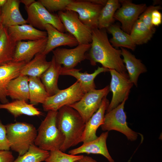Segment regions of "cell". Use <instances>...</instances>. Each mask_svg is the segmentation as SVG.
Here are the masks:
<instances>
[{
  "instance_id": "obj_1",
  "label": "cell",
  "mask_w": 162,
  "mask_h": 162,
  "mask_svg": "<svg viewBox=\"0 0 162 162\" xmlns=\"http://www.w3.org/2000/svg\"><path fill=\"white\" fill-rule=\"evenodd\" d=\"M92 34L91 46L86 54V59L89 61L91 64L94 66L99 63L105 68L114 69L120 73H126L121 57V50L112 45L105 29L94 28Z\"/></svg>"
},
{
  "instance_id": "obj_2",
  "label": "cell",
  "mask_w": 162,
  "mask_h": 162,
  "mask_svg": "<svg viewBox=\"0 0 162 162\" xmlns=\"http://www.w3.org/2000/svg\"><path fill=\"white\" fill-rule=\"evenodd\" d=\"M56 121L58 128L65 138L60 150L65 152L82 142L86 123L76 110L69 106L62 107L58 111Z\"/></svg>"
},
{
  "instance_id": "obj_3",
  "label": "cell",
  "mask_w": 162,
  "mask_h": 162,
  "mask_svg": "<svg viewBox=\"0 0 162 162\" xmlns=\"http://www.w3.org/2000/svg\"><path fill=\"white\" fill-rule=\"evenodd\" d=\"M47 112L39 127L34 144L40 148L49 152L60 150L65 138L57 125L58 111Z\"/></svg>"
},
{
  "instance_id": "obj_4",
  "label": "cell",
  "mask_w": 162,
  "mask_h": 162,
  "mask_svg": "<svg viewBox=\"0 0 162 162\" xmlns=\"http://www.w3.org/2000/svg\"><path fill=\"white\" fill-rule=\"evenodd\" d=\"M5 126L10 148L17 152L19 156L22 155L34 144L37 134L35 128L31 124L20 122L10 123Z\"/></svg>"
},
{
  "instance_id": "obj_5",
  "label": "cell",
  "mask_w": 162,
  "mask_h": 162,
  "mask_svg": "<svg viewBox=\"0 0 162 162\" xmlns=\"http://www.w3.org/2000/svg\"><path fill=\"white\" fill-rule=\"evenodd\" d=\"M25 9L28 16L27 22L34 27L44 30L46 25L50 24L62 32L65 31L58 14L49 12L39 0Z\"/></svg>"
},
{
  "instance_id": "obj_6",
  "label": "cell",
  "mask_w": 162,
  "mask_h": 162,
  "mask_svg": "<svg viewBox=\"0 0 162 162\" xmlns=\"http://www.w3.org/2000/svg\"><path fill=\"white\" fill-rule=\"evenodd\" d=\"M128 98L125 99L118 106L105 115L104 122L100 126L104 131L115 130L124 134L131 141L137 138L138 134L130 128L126 122L124 111V105Z\"/></svg>"
},
{
  "instance_id": "obj_7",
  "label": "cell",
  "mask_w": 162,
  "mask_h": 162,
  "mask_svg": "<svg viewBox=\"0 0 162 162\" xmlns=\"http://www.w3.org/2000/svg\"><path fill=\"white\" fill-rule=\"evenodd\" d=\"M65 29L77 41L79 44H91L92 29L79 20L78 14L69 10L58 12L57 14Z\"/></svg>"
},
{
  "instance_id": "obj_8",
  "label": "cell",
  "mask_w": 162,
  "mask_h": 162,
  "mask_svg": "<svg viewBox=\"0 0 162 162\" xmlns=\"http://www.w3.org/2000/svg\"><path fill=\"white\" fill-rule=\"evenodd\" d=\"M86 93L80 83L76 81L65 89L60 90L56 94L48 97L42 104L44 111H58L62 107L79 101Z\"/></svg>"
},
{
  "instance_id": "obj_9",
  "label": "cell",
  "mask_w": 162,
  "mask_h": 162,
  "mask_svg": "<svg viewBox=\"0 0 162 162\" xmlns=\"http://www.w3.org/2000/svg\"><path fill=\"white\" fill-rule=\"evenodd\" d=\"M110 91L109 86L101 89H95L86 92L79 101L69 106L79 113L86 123L98 110L103 98Z\"/></svg>"
},
{
  "instance_id": "obj_10",
  "label": "cell",
  "mask_w": 162,
  "mask_h": 162,
  "mask_svg": "<svg viewBox=\"0 0 162 162\" xmlns=\"http://www.w3.org/2000/svg\"><path fill=\"white\" fill-rule=\"evenodd\" d=\"M111 76L110 90L112 97L106 110L107 112L115 108L128 97L133 84L130 80L126 73H119L114 69H110Z\"/></svg>"
},
{
  "instance_id": "obj_11",
  "label": "cell",
  "mask_w": 162,
  "mask_h": 162,
  "mask_svg": "<svg viewBox=\"0 0 162 162\" xmlns=\"http://www.w3.org/2000/svg\"><path fill=\"white\" fill-rule=\"evenodd\" d=\"M103 7L89 0H72L65 10L76 13L80 21L93 29L98 28L99 16Z\"/></svg>"
},
{
  "instance_id": "obj_12",
  "label": "cell",
  "mask_w": 162,
  "mask_h": 162,
  "mask_svg": "<svg viewBox=\"0 0 162 162\" xmlns=\"http://www.w3.org/2000/svg\"><path fill=\"white\" fill-rule=\"evenodd\" d=\"M119 1L121 6L116 11L114 17L121 23L122 30L130 34L134 23L146 8V5L135 4L130 0Z\"/></svg>"
},
{
  "instance_id": "obj_13",
  "label": "cell",
  "mask_w": 162,
  "mask_h": 162,
  "mask_svg": "<svg viewBox=\"0 0 162 162\" xmlns=\"http://www.w3.org/2000/svg\"><path fill=\"white\" fill-rule=\"evenodd\" d=\"M91 44H79L73 49L57 48L52 51L56 62L66 69L74 68L79 63L86 59V54Z\"/></svg>"
},
{
  "instance_id": "obj_14",
  "label": "cell",
  "mask_w": 162,
  "mask_h": 162,
  "mask_svg": "<svg viewBox=\"0 0 162 162\" xmlns=\"http://www.w3.org/2000/svg\"><path fill=\"white\" fill-rule=\"evenodd\" d=\"M47 40L46 37L38 40L17 42L12 62H29L37 54L44 51Z\"/></svg>"
},
{
  "instance_id": "obj_15",
  "label": "cell",
  "mask_w": 162,
  "mask_h": 162,
  "mask_svg": "<svg viewBox=\"0 0 162 162\" xmlns=\"http://www.w3.org/2000/svg\"><path fill=\"white\" fill-rule=\"evenodd\" d=\"M45 30L47 33V40L45 48L43 53L46 55L60 46L73 47L79 44L77 40L72 35L59 31L51 25H46Z\"/></svg>"
},
{
  "instance_id": "obj_16",
  "label": "cell",
  "mask_w": 162,
  "mask_h": 162,
  "mask_svg": "<svg viewBox=\"0 0 162 162\" xmlns=\"http://www.w3.org/2000/svg\"><path fill=\"white\" fill-rule=\"evenodd\" d=\"M108 131L102 133L98 138L92 141L83 143L79 147L71 149L68 154L76 155L81 153L100 154L105 157L110 162H114L108 152L106 143Z\"/></svg>"
},
{
  "instance_id": "obj_17",
  "label": "cell",
  "mask_w": 162,
  "mask_h": 162,
  "mask_svg": "<svg viewBox=\"0 0 162 162\" xmlns=\"http://www.w3.org/2000/svg\"><path fill=\"white\" fill-rule=\"evenodd\" d=\"M26 63L12 61L0 66V102L2 104L9 102L7 94L8 85L20 75L21 69Z\"/></svg>"
},
{
  "instance_id": "obj_18",
  "label": "cell",
  "mask_w": 162,
  "mask_h": 162,
  "mask_svg": "<svg viewBox=\"0 0 162 162\" xmlns=\"http://www.w3.org/2000/svg\"><path fill=\"white\" fill-rule=\"evenodd\" d=\"M109 104L106 96L105 97L98 110L86 123L82 138L83 143L92 141L98 138L96 134L97 130L104 123L105 112Z\"/></svg>"
},
{
  "instance_id": "obj_19",
  "label": "cell",
  "mask_w": 162,
  "mask_h": 162,
  "mask_svg": "<svg viewBox=\"0 0 162 162\" xmlns=\"http://www.w3.org/2000/svg\"><path fill=\"white\" fill-rule=\"evenodd\" d=\"M19 0H7L2 7L0 15V21L5 28L14 26L26 24V20L21 15L20 10Z\"/></svg>"
},
{
  "instance_id": "obj_20",
  "label": "cell",
  "mask_w": 162,
  "mask_h": 162,
  "mask_svg": "<svg viewBox=\"0 0 162 162\" xmlns=\"http://www.w3.org/2000/svg\"><path fill=\"white\" fill-rule=\"evenodd\" d=\"M81 70L74 68L66 69L62 67L60 75H69L75 78L86 93L96 89L94 79L97 75L101 73L109 71V69L102 67H98L92 74H88L86 72H81Z\"/></svg>"
},
{
  "instance_id": "obj_21",
  "label": "cell",
  "mask_w": 162,
  "mask_h": 162,
  "mask_svg": "<svg viewBox=\"0 0 162 162\" xmlns=\"http://www.w3.org/2000/svg\"><path fill=\"white\" fill-rule=\"evenodd\" d=\"M12 40L17 43L22 40H34L47 37L46 31L39 30L30 24L14 26L8 28Z\"/></svg>"
},
{
  "instance_id": "obj_22",
  "label": "cell",
  "mask_w": 162,
  "mask_h": 162,
  "mask_svg": "<svg viewBox=\"0 0 162 162\" xmlns=\"http://www.w3.org/2000/svg\"><path fill=\"white\" fill-rule=\"evenodd\" d=\"M121 55L123 57V62L125 64V67L128 72V75L130 81L137 87L138 80L140 74L147 72L145 65L139 59L136 58L128 50L124 48L121 47Z\"/></svg>"
},
{
  "instance_id": "obj_23",
  "label": "cell",
  "mask_w": 162,
  "mask_h": 162,
  "mask_svg": "<svg viewBox=\"0 0 162 162\" xmlns=\"http://www.w3.org/2000/svg\"><path fill=\"white\" fill-rule=\"evenodd\" d=\"M62 67V65L56 62L53 56L50 66L40 77L50 96L56 94L60 90L58 87V82Z\"/></svg>"
},
{
  "instance_id": "obj_24",
  "label": "cell",
  "mask_w": 162,
  "mask_h": 162,
  "mask_svg": "<svg viewBox=\"0 0 162 162\" xmlns=\"http://www.w3.org/2000/svg\"><path fill=\"white\" fill-rule=\"evenodd\" d=\"M29 77L19 75L11 80L7 88L8 97L12 99L23 100L27 102L29 100Z\"/></svg>"
},
{
  "instance_id": "obj_25",
  "label": "cell",
  "mask_w": 162,
  "mask_h": 162,
  "mask_svg": "<svg viewBox=\"0 0 162 162\" xmlns=\"http://www.w3.org/2000/svg\"><path fill=\"white\" fill-rule=\"evenodd\" d=\"M46 57L43 52L37 54L22 67L20 75L40 78L51 64V61H47Z\"/></svg>"
},
{
  "instance_id": "obj_26",
  "label": "cell",
  "mask_w": 162,
  "mask_h": 162,
  "mask_svg": "<svg viewBox=\"0 0 162 162\" xmlns=\"http://www.w3.org/2000/svg\"><path fill=\"white\" fill-rule=\"evenodd\" d=\"M0 109L8 110L15 118L22 115L30 116H40L41 112L34 105L23 100H16L4 104H0Z\"/></svg>"
},
{
  "instance_id": "obj_27",
  "label": "cell",
  "mask_w": 162,
  "mask_h": 162,
  "mask_svg": "<svg viewBox=\"0 0 162 162\" xmlns=\"http://www.w3.org/2000/svg\"><path fill=\"white\" fill-rule=\"evenodd\" d=\"M106 29L112 36L109 41L113 47L125 48L133 51L135 50L136 45L130 34L122 30L118 25L112 24Z\"/></svg>"
},
{
  "instance_id": "obj_28",
  "label": "cell",
  "mask_w": 162,
  "mask_h": 162,
  "mask_svg": "<svg viewBox=\"0 0 162 162\" xmlns=\"http://www.w3.org/2000/svg\"><path fill=\"white\" fill-rule=\"evenodd\" d=\"M16 43L10 37L8 28H3L0 35V66L12 61Z\"/></svg>"
},
{
  "instance_id": "obj_29",
  "label": "cell",
  "mask_w": 162,
  "mask_h": 162,
  "mask_svg": "<svg viewBox=\"0 0 162 162\" xmlns=\"http://www.w3.org/2000/svg\"><path fill=\"white\" fill-rule=\"evenodd\" d=\"M29 98L30 104L34 105L43 104L50 95L46 92L40 78L29 76Z\"/></svg>"
},
{
  "instance_id": "obj_30",
  "label": "cell",
  "mask_w": 162,
  "mask_h": 162,
  "mask_svg": "<svg viewBox=\"0 0 162 162\" xmlns=\"http://www.w3.org/2000/svg\"><path fill=\"white\" fill-rule=\"evenodd\" d=\"M121 4L118 0H107L100 13L98 20V28L106 29L114 21V14L120 7Z\"/></svg>"
},
{
  "instance_id": "obj_31",
  "label": "cell",
  "mask_w": 162,
  "mask_h": 162,
  "mask_svg": "<svg viewBox=\"0 0 162 162\" xmlns=\"http://www.w3.org/2000/svg\"><path fill=\"white\" fill-rule=\"evenodd\" d=\"M155 31V28H149L138 19L134 25L130 35L134 44L136 45H140L148 42Z\"/></svg>"
},
{
  "instance_id": "obj_32",
  "label": "cell",
  "mask_w": 162,
  "mask_h": 162,
  "mask_svg": "<svg viewBox=\"0 0 162 162\" xmlns=\"http://www.w3.org/2000/svg\"><path fill=\"white\" fill-rule=\"evenodd\" d=\"M49 154V151L43 150L33 144L26 152L19 156L13 162H41L45 161Z\"/></svg>"
},
{
  "instance_id": "obj_33",
  "label": "cell",
  "mask_w": 162,
  "mask_h": 162,
  "mask_svg": "<svg viewBox=\"0 0 162 162\" xmlns=\"http://www.w3.org/2000/svg\"><path fill=\"white\" fill-rule=\"evenodd\" d=\"M82 155H73L67 154L60 150L49 152L48 157L45 161L46 162H74L79 160L84 157Z\"/></svg>"
},
{
  "instance_id": "obj_34",
  "label": "cell",
  "mask_w": 162,
  "mask_h": 162,
  "mask_svg": "<svg viewBox=\"0 0 162 162\" xmlns=\"http://www.w3.org/2000/svg\"><path fill=\"white\" fill-rule=\"evenodd\" d=\"M43 6L51 13L65 10L72 0H39Z\"/></svg>"
},
{
  "instance_id": "obj_35",
  "label": "cell",
  "mask_w": 162,
  "mask_h": 162,
  "mask_svg": "<svg viewBox=\"0 0 162 162\" xmlns=\"http://www.w3.org/2000/svg\"><path fill=\"white\" fill-rule=\"evenodd\" d=\"M161 9L160 6H150L147 7L145 11L140 16L138 19L142 21L150 28H155L151 23V16L152 12L155 10H160Z\"/></svg>"
},
{
  "instance_id": "obj_36",
  "label": "cell",
  "mask_w": 162,
  "mask_h": 162,
  "mask_svg": "<svg viewBox=\"0 0 162 162\" xmlns=\"http://www.w3.org/2000/svg\"><path fill=\"white\" fill-rule=\"evenodd\" d=\"M10 149L5 125H4L0 120V150H9Z\"/></svg>"
},
{
  "instance_id": "obj_37",
  "label": "cell",
  "mask_w": 162,
  "mask_h": 162,
  "mask_svg": "<svg viewBox=\"0 0 162 162\" xmlns=\"http://www.w3.org/2000/svg\"><path fill=\"white\" fill-rule=\"evenodd\" d=\"M14 158L9 150H0V162H13Z\"/></svg>"
},
{
  "instance_id": "obj_38",
  "label": "cell",
  "mask_w": 162,
  "mask_h": 162,
  "mask_svg": "<svg viewBox=\"0 0 162 162\" xmlns=\"http://www.w3.org/2000/svg\"><path fill=\"white\" fill-rule=\"evenodd\" d=\"M162 22V16L161 13L158 10H154L152 14V24L154 26H158L161 24Z\"/></svg>"
},
{
  "instance_id": "obj_39",
  "label": "cell",
  "mask_w": 162,
  "mask_h": 162,
  "mask_svg": "<svg viewBox=\"0 0 162 162\" xmlns=\"http://www.w3.org/2000/svg\"><path fill=\"white\" fill-rule=\"evenodd\" d=\"M79 162H97L92 157L88 156H84L83 158L79 160Z\"/></svg>"
},
{
  "instance_id": "obj_40",
  "label": "cell",
  "mask_w": 162,
  "mask_h": 162,
  "mask_svg": "<svg viewBox=\"0 0 162 162\" xmlns=\"http://www.w3.org/2000/svg\"><path fill=\"white\" fill-rule=\"evenodd\" d=\"M20 3L24 4L25 8L29 7L36 1L34 0H20Z\"/></svg>"
},
{
  "instance_id": "obj_41",
  "label": "cell",
  "mask_w": 162,
  "mask_h": 162,
  "mask_svg": "<svg viewBox=\"0 0 162 162\" xmlns=\"http://www.w3.org/2000/svg\"><path fill=\"white\" fill-rule=\"evenodd\" d=\"M89 1L91 2L103 6L105 5L107 1V0H89Z\"/></svg>"
},
{
  "instance_id": "obj_42",
  "label": "cell",
  "mask_w": 162,
  "mask_h": 162,
  "mask_svg": "<svg viewBox=\"0 0 162 162\" xmlns=\"http://www.w3.org/2000/svg\"><path fill=\"white\" fill-rule=\"evenodd\" d=\"M7 1V0H0V9L4 5Z\"/></svg>"
},
{
  "instance_id": "obj_43",
  "label": "cell",
  "mask_w": 162,
  "mask_h": 162,
  "mask_svg": "<svg viewBox=\"0 0 162 162\" xmlns=\"http://www.w3.org/2000/svg\"><path fill=\"white\" fill-rule=\"evenodd\" d=\"M3 26L0 21V35L3 28Z\"/></svg>"
},
{
  "instance_id": "obj_44",
  "label": "cell",
  "mask_w": 162,
  "mask_h": 162,
  "mask_svg": "<svg viewBox=\"0 0 162 162\" xmlns=\"http://www.w3.org/2000/svg\"><path fill=\"white\" fill-rule=\"evenodd\" d=\"M74 162H79V160H76V161Z\"/></svg>"
}]
</instances>
